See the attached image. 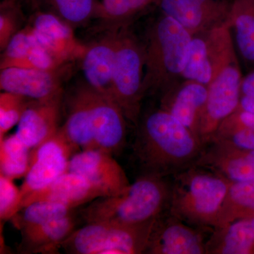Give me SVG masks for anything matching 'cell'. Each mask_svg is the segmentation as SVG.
Segmentation results:
<instances>
[{"instance_id":"obj_1","label":"cell","mask_w":254,"mask_h":254,"mask_svg":"<svg viewBox=\"0 0 254 254\" xmlns=\"http://www.w3.org/2000/svg\"><path fill=\"white\" fill-rule=\"evenodd\" d=\"M133 151L143 175L167 177L194 166L205 144L168 111L150 112L137 125Z\"/></svg>"},{"instance_id":"obj_2","label":"cell","mask_w":254,"mask_h":254,"mask_svg":"<svg viewBox=\"0 0 254 254\" xmlns=\"http://www.w3.org/2000/svg\"><path fill=\"white\" fill-rule=\"evenodd\" d=\"M192 37L181 24L163 14L148 26L143 43L145 95L162 96L183 80Z\"/></svg>"},{"instance_id":"obj_3","label":"cell","mask_w":254,"mask_h":254,"mask_svg":"<svg viewBox=\"0 0 254 254\" xmlns=\"http://www.w3.org/2000/svg\"><path fill=\"white\" fill-rule=\"evenodd\" d=\"M172 185L164 177L143 175L119 194L100 197L79 210L86 223L113 222L141 225L168 210Z\"/></svg>"},{"instance_id":"obj_4","label":"cell","mask_w":254,"mask_h":254,"mask_svg":"<svg viewBox=\"0 0 254 254\" xmlns=\"http://www.w3.org/2000/svg\"><path fill=\"white\" fill-rule=\"evenodd\" d=\"M173 177L169 211L190 225L215 228L232 182L196 165Z\"/></svg>"},{"instance_id":"obj_5","label":"cell","mask_w":254,"mask_h":254,"mask_svg":"<svg viewBox=\"0 0 254 254\" xmlns=\"http://www.w3.org/2000/svg\"><path fill=\"white\" fill-rule=\"evenodd\" d=\"M155 220L141 225L90 222L60 244L70 254H145Z\"/></svg>"},{"instance_id":"obj_6","label":"cell","mask_w":254,"mask_h":254,"mask_svg":"<svg viewBox=\"0 0 254 254\" xmlns=\"http://www.w3.org/2000/svg\"><path fill=\"white\" fill-rule=\"evenodd\" d=\"M145 57L143 42L128 26L119 29L113 79L114 100L127 120L137 126L145 97L143 83Z\"/></svg>"},{"instance_id":"obj_7","label":"cell","mask_w":254,"mask_h":254,"mask_svg":"<svg viewBox=\"0 0 254 254\" xmlns=\"http://www.w3.org/2000/svg\"><path fill=\"white\" fill-rule=\"evenodd\" d=\"M242 70L236 48L229 52L208 85V99L200 122L199 136L207 144L220 124L238 108Z\"/></svg>"},{"instance_id":"obj_8","label":"cell","mask_w":254,"mask_h":254,"mask_svg":"<svg viewBox=\"0 0 254 254\" xmlns=\"http://www.w3.org/2000/svg\"><path fill=\"white\" fill-rule=\"evenodd\" d=\"M77 150L60 128L48 141L31 149L29 170L20 187L22 200L66 173L70 159Z\"/></svg>"},{"instance_id":"obj_9","label":"cell","mask_w":254,"mask_h":254,"mask_svg":"<svg viewBox=\"0 0 254 254\" xmlns=\"http://www.w3.org/2000/svg\"><path fill=\"white\" fill-rule=\"evenodd\" d=\"M235 48L227 22L192 37L182 79L208 86L215 70L229 52Z\"/></svg>"},{"instance_id":"obj_10","label":"cell","mask_w":254,"mask_h":254,"mask_svg":"<svg viewBox=\"0 0 254 254\" xmlns=\"http://www.w3.org/2000/svg\"><path fill=\"white\" fill-rule=\"evenodd\" d=\"M97 149L118 154L126 143L127 118L115 100L83 84Z\"/></svg>"},{"instance_id":"obj_11","label":"cell","mask_w":254,"mask_h":254,"mask_svg":"<svg viewBox=\"0 0 254 254\" xmlns=\"http://www.w3.org/2000/svg\"><path fill=\"white\" fill-rule=\"evenodd\" d=\"M71 64L55 70L7 67L1 68V91L15 93L34 100L62 98L63 83L69 74Z\"/></svg>"},{"instance_id":"obj_12","label":"cell","mask_w":254,"mask_h":254,"mask_svg":"<svg viewBox=\"0 0 254 254\" xmlns=\"http://www.w3.org/2000/svg\"><path fill=\"white\" fill-rule=\"evenodd\" d=\"M206 243L199 230L168 210L155 220L145 254H205Z\"/></svg>"},{"instance_id":"obj_13","label":"cell","mask_w":254,"mask_h":254,"mask_svg":"<svg viewBox=\"0 0 254 254\" xmlns=\"http://www.w3.org/2000/svg\"><path fill=\"white\" fill-rule=\"evenodd\" d=\"M230 4L231 0H159L156 6L194 36L228 22Z\"/></svg>"},{"instance_id":"obj_14","label":"cell","mask_w":254,"mask_h":254,"mask_svg":"<svg viewBox=\"0 0 254 254\" xmlns=\"http://www.w3.org/2000/svg\"><path fill=\"white\" fill-rule=\"evenodd\" d=\"M67 172L89 180L111 196L122 193L129 186L126 173L113 155L98 149L83 150L71 157Z\"/></svg>"},{"instance_id":"obj_15","label":"cell","mask_w":254,"mask_h":254,"mask_svg":"<svg viewBox=\"0 0 254 254\" xmlns=\"http://www.w3.org/2000/svg\"><path fill=\"white\" fill-rule=\"evenodd\" d=\"M28 25L42 47L60 61L71 64L84 55L86 45L78 41L71 26L55 15L36 11Z\"/></svg>"},{"instance_id":"obj_16","label":"cell","mask_w":254,"mask_h":254,"mask_svg":"<svg viewBox=\"0 0 254 254\" xmlns=\"http://www.w3.org/2000/svg\"><path fill=\"white\" fill-rule=\"evenodd\" d=\"M119 29L110 30L98 41L86 45L85 54L80 60L86 84L113 100V72Z\"/></svg>"},{"instance_id":"obj_17","label":"cell","mask_w":254,"mask_h":254,"mask_svg":"<svg viewBox=\"0 0 254 254\" xmlns=\"http://www.w3.org/2000/svg\"><path fill=\"white\" fill-rule=\"evenodd\" d=\"M195 165L209 169L232 182L254 180V150H243L213 139Z\"/></svg>"},{"instance_id":"obj_18","label":"cell","mask_w":254,"mask_h":254,"mask_svg":"<svg viewBox=\"0 0 254 254\" xmlns=\"http://www.w3.org/2000/svg\"><path fill=\"white\" fill-rule=\"evenodd\" d=\"M207 99L206 85L182 80L162 95L161 108L171 114L200 139V125Z\"/></svg>"},{"instance_id":"obj_19","label":"cell","mask_w":254,"mask_h":254,"mask_svg":"<svg viewBox=\"0 0 254 254\" xmlns=\"http://www.w3.org/2000/svg\"><path fill=\"white\" fill-rule=\"evenodd\" d=\"M106 193L85 177L70 172L64 173L50 185L25 197L21 209L40 200L59 202L76 209L106 197Z\"/></svg>"},{"instance_id":"obj_20","label":"cell","mask_w":254,"mask_h":254,"mask_svg":"<svg viewBox=\"0 0 254 254\" xmlns=\"http://www.w3.org/2000/svg\"><path fill=\"white\" fill-rule=\"evenodd\" d=\"M62 98L49 100H30L16 134L33 149L59 131Z\"/></svg>"},{"instance_id":"obj_21","label":"cell","mask_w":254,"mask_h":254,"mask_svg":"<svg viewBox=\"0 0 254 254\" xmlns=\"http://www.w3.org/2000/svg\"><path fill=\"white\" fill-rule=\"evenodd\" d=\"M60 128L78 150L97 149L83 84L68 95L66 121Z\"/></svg>"},{"instance_id":"obj_22","label":"cell","mask_w":254,"mask_h":254,"mask_svg":"<svg viewBox=\"0 0 254 254\" xmlns=\"http://www.w3.org/2000/svg\"><path fill=\"white\" fill-rule=\"evenodd\" d=\"M208 254H254V225L252 218L240 219L213 229L207 240Z\"/></svg>"},{"instance_id":"obj_23","label":"cell","mask_w":254,"mask_h":254,"mask_svg":"<svg viewBox=\"0 0 254 254\" xmlns=\"http://www.w3.org/2000/svg\"><path fill=\"white\" fill-rule=\"evenodd\" d=\"M73 214L66 218L40 224L21 230V248L26 254L53 252L76 229Z\"/></svg>"},{"instance_id":"obj_24","label":"cell","mask_w":254,"mask_h":254,"mask_svg":"<svg viewBox=\"0 0 254 254\" xmlns=\"http://www.w3.org/2000/svg\"><path fill=\"white\" fill-rule=\"evenodd\" d=\"M228 23L234 43L248 71L254 68V0H231Z\"/></svg>"},{"instance_id":"obj_25","label":"cell","mask_w":254,"mask_h":254,"mask_svg":"<svg viewBox=\"0 0 254 254\" xmlns=\"http://www.w3.org/2000/svg\"><path fill=\"white\" fill-rule=\"evenodd\" d=\"M36 11L55 15L74 28L98 18L100 1L98 0H32Z\"/></svg>"},{"instance_id":"obj_26","label":"cell","mask_w":254,"mask_h":254,"mask_svg":"<svg viewBox=\"0 0 254 254\" xmlns=\"http://www.w3.org/2000/svg\"><path fill=\"white\" fill-rule=\"evenodd\" d=\"M254 215V180L232 182L219 213L216 227ZM214 229V228H213Z\"/></svg>"},{"instance_id":"obj_27","label":"cell","mask_w":254,"mask_h":254,"mask_svg":"<svg viewBox=\"0 0 254 254\" xmlns=\"http://www.w3.org/2000/svg\"><path fill=\"white\" fill-rule=\"evenodd\" d=\"M159 0H102L98 19L103 21L105 29H119L128 26L133 18Z\"/></svg>"},{"instance_id":"obj_28","label":"cell","mask_w":254,"mask_h":254,"mask_svg":"<svg viewBox=\"0 0 254 254\" xmlns=\"http://www.w3.org/2000/svg\"><path fill=\"white\" fill-rule=\"evenodd\" d=\"M31 151L16 133L0 139V174L14 180L25 177L29 170Z\"/></svg>"},{"instance_id":"obj_29","label":"cell","mask_w":254,"mask_h":254,"mask_svg":"<svg viewBox=\"0 0 254 254\" xmlns=\"http://www.w3.org/2000/svg\"><path fill=\"white\" fill-rule=\"evenodd\" d=\"M74 210L72 207L59 202L40 200L21 209L11 220L15 226L21 230L26 227L66 218L72 215Z\"/></svg>"},{"instance_id":"obj_30","label":"cell","mask_w":254,"mask_h":254,"mask_svg":"<svg viewBox=\"0 0 254 254\" xmlns=\"http://www.w3.org/2000/svg\"><path fill=\"white\" fill-rule=\"evenodd\" d=\"M30 99L21 95L2 91L0 94V139L18 125Z\"/></svg>"},{"instance_id":"obj_31","label":"cell","mask_w":254,"mask_h":254,"mask_svg":"<svg viewBox=\"0 0 254 254\" xmlns=\"http://www.w3.org/2000/svg\"><path fill=\"white\" fill-rule=\"evenodd\" d=\"M23 12L18 0H1L0 5V50L4 51L11 38L22 29Z\"/></svg>"},{"instance_id":"obj_32","label":"cell","mask_w":254,"mask_h":254,"mask_svg":"<svg viewBox=\"0 0 254 254\" xmlns=\"http://www.w3.org/2000/svg\"><path fill=\"white\" fill-rule=\"evenodd\" d=\"M67 64H69L60 61L43 47H40L21 59L0 62V69L7 67H18L37 70H55Z\"/></svg>"},{"instance_id":"obj_33","label":"cell","mask_w":254,"mask_h":254,"mask_svg":"<svg viewBox=\"0 0 254 254\" xmlns=\"http://www.w3.org/2000/svg\"><path fill=\"white\" fill-rule=\"evenodd\" d=\"M40 47L42 46L31 27L26 25L11 38L4 51L1 52V62L21 59Z\"/></svg>"},{"instance_id":"obj_34","label":"cell","mask_w":254,"mask_h":254,"mask_svg":"<svg viewBox=\"0 0 254 254\" xmlns=\"http://www.w3.org/2000/svg\"><path fill=\"white\" fill-rule=\"evenodd\" d=\"M14 179L0 174V219L11 220L21 208V190L14 182Z\"/></svg>"},{"instance_id":"obj_35","label":"cell","mask_w":254,"mask_h":254,"mask_svg":"<svg viewBox=\"0 0 254 254\" xmlns=\"http://www.w3.org/2000/svg\"><path fill=\"white\" fill-rule=\"evenodd\" d=\"M213 139L226 142L240 149L254 150V131L247 128L216 132L212 137L211 140Z\"/></svg>"},{"instance_id":"obj_36","label":"cell","mask_w":254,"mask_h":254,"mask_svg":"<svg viewBox=\"0 0 254 254\" xmlns=\"http://www.w3.org/2000/svg\"><path fill=\"white\" fill-rule=\"evenodd\" d=\"M234 128H247L254 131V113L237 110L222 122L215 133Z\"/></svg>"},{"instance_id":"obj_37","label":"cell","mask_w":254,"mask_h":254,"mask_svg":"<svg viewBox=\"0 0 254 254\" xmlns=\"http://www.w3.org/2000/svg\"><path fill=\"white\" fill-rule=\"evenodd\" d=\"M241 96L254 98V68L248 71V73L242 78Z\"/></svg>"},{"instance_id":"obj_38","label":"cell","mask_w":254,"mask_h":254,"mask_svg":"<svg viewBox=\"0 0 254 254\" xmlns=\"http://www.w3.org/2000/svg\"><path fill=\"white\" fill-rule=\"evenodd\" d=\"M252 220H253V223H254V215L253 217H252Z\"/></svg>"}]
</instances>
